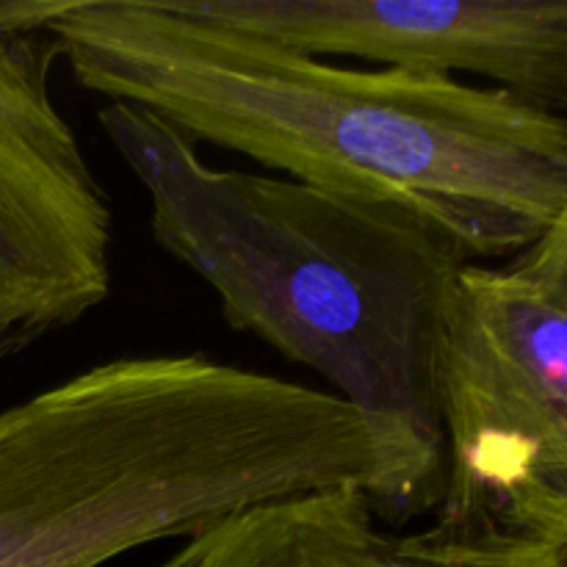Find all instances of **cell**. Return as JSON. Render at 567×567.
Listing matches in <instances>:
<instances>
[{
  "mask_svg": "<svg viewBox=\"0 0 567 567\" xmlns=\"http://www.w3.org/2000/svg\"><path fill=\"white\" fill-rule=\"evenodd\" d=\"M338 480L310 388L205 352L105 360L0 413V567H100Z\"/></svg>",
  "mask_w": 567,
  "mask_h": 567,
  "instance_id": "3",
  "label": "cell"
},
{
  "mask_svg": "<svg viewBox=\"0 0 567 567\" xmlns=\"http://www.w3.org/2000/svg\"><path fill=\"white\" fill-rule=\"evenodd\" d=\"M25 349H28L25 343H20V341H0V363L17 358V354H22Z\"/></svg>",
  "mask_w": 567,
  "mask_h": 567,
  "instance_id": "8",
  "label": "cell"
},
{
  "mask_svg": "<svg viewBox=\"0 0 567 567\" xmlns=\"http://www.w3.org/2000/svg\"><path fill=\"white\" fill-rule=\"evenodd\" d=\"M61 48L0 28V341L33 347L111 293L114 208L53 97Z\"/></svg>",
  "mask_w": 567,
  "mask_h": 567,
  "instance_id": "5",
  "label": "cell"
},
{
  "mask_svg": "<svg viewBox=\"0 0 567 567\" xmlns=\"http://www.w3.org/2000/svg\"><path fill=\"white\" fill-rule=\"evenodd\" d=\"M97 125L147 192L158 247L214 288L227 324L324 377L363 421L377 518L402 532L435 513L437 332L449 282L474 260L388 199L208 164L142 105L105 103Z\"/></svg>",
  "mask_w": 567,
  "mask_h": 567,
  "instance_id": "2",
  "label": "cell"
},
{
  "mask_svg": "<svg viewBox=\"0 0 567 567\" xmlns=\"http://www.w3.org/2000/svg\"><path fill=\"white\" fill-rule=\"evenodd\" d=\"M72 81L153 111L194 144L291 181L413 210L474 264L507 260L567 216V120L441 72L358 70L203 20L183 0H3Z\"/></svg>",
  "mask_w": 567,
  "mask_h": 567,
  "instance_id": "1",
  "label": "cell"
},
{
  "mask_svg": "<svg viewBox=\"0 0 567 567\" xmlns=\"http://www.w3.org/2000/svg\"><path fill=\"white\" fill-rule=\"evenodd\" d=\"M192 14L297 53L480 75L567 111V0H183Z\"/></svg>",
  "mask_w": 567,
  "mask_h": 567,
  "instance_id": "6",
  "label": "cell"
},
{
  "mask_svg": "<svg viewBox=\"0 0 567 567\" xmlns=\"http://www.w3.org/2000/svg\"><path fill=\"white\" fill-rule=\"evenodd\" d=\"M435 393L446 485L430 529L567 551V216L452 277Z\"/></svg>",
  "mask_w": 567,
  "mask_h": 567,
  "instance_id": "4",
  "label": "cell"
},
{
  "mask_svg": "<svg viewBox=\"0 0 567 567\" xmlns=\"http://www.w3.org/2000/svg\"><path fill=\"white\" fill-rule=\"evenodd\" d=\"M153 567H567V551L388 529L363 485H341L214 520Z\"/></svg>",
  "mask_w": 567,
  "mask_h": 567,
  "instance_id": "7",
  "label": "cell"
}]
</instances>
